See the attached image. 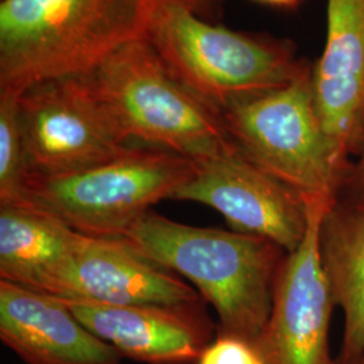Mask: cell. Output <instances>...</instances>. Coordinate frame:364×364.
<instances>
[{"label":"cell","instance_id":"obj_1","mask_svg":"<svg viewBox=\"0 0 364 364\" xmlns=\"http://www.w3.org/2000/svg\"><path fill=\"white\" fill-rule=\"evenodd\" d=\"M117 239L192 282L218 313V333L258 341L287 254L278 245L234 230L186 225L151 209Z\"/></svg>","mask_w":364,"mask_h":364},{"label":"cell","instance_id":"obj_2","mask_svg":"<svg viewBox=\"0 0 364 364\" xmlns=\"http://www.w3.org/2000/svg\"><path fill=\"white\" fill-rule=\"evenodd\" d=\"M158 0H1L0 90L87 76L146 38Z\"/></svg>","mask_w":364,"mask_h":364},{"label":"cell","instance_id":"obj_3","mask_svg":"<svg viewBox=\"0 0 364 364\" xmlns=\"http://www.w3.org/2000/svg\"><path fill=\"white\" fill-rule=\"evenodd\" d=\"M197 0H158L146 39L171 75L219 112L291 82L311 66L287 41L213 25Z\"/></svg>","mask_w":364,"mask_h":364},{"label":"cell","instance_id":"obj_4","mask_svg":"<svg viewBox=\"0 0 364 364\" xmlns=\"http://www.w3.org/2000/svg\"><path fill=\"white\" fill-rule=\"evenodd\" d=\"M195 171L193 159L158 147L132 146L123 156L75 173H27L14 203L80 234L119 237L151 205L173 198Z\"/></svg>","mask_w":364,"mask_h":364},{"label":"cell","instance_id":"obj_5","mask_svg":"<svg viewBox=\"0 0 364 364\" xmlns=\"http://www.w3.org/2000/svg\"><path fill=\"white\" fill-rule=\"evenodd\" d=\"M87 77L130 141L193 161L234 144L220 112L183 87L146 38L119 49Z\"/></svg>","mask_w":364,"mask_h":364},{"label":"cell","instance_id":"obj_6","mask_svg":"<svg viewBox=\"0 0 364 364\" xmlns=\"http://www.w3.org/2000/svg\"><path fill=\"white\" fill-rule=\"evenodd\" d=\"M235 147L305 198L338 200L348 171L338 165L317 114L312 66L284 87L220 111Z\"/></svg>","mask_w":364,"mask_h":364},{"label":"cell","instance_id":"obj_7","mask_svg":"<svg viewBox=\"0 0 364 364\" xmlns=\"http://www.w3.org/2000/svg\"><path fill=\"white\" fill-rule=\"evenodd\" d=\"M19 114L27 173H75L132 147L87 76L33 85L21 93Z\"/></svg>","mask_w":364,"mask_h":364},{"label":"cell","instance_id":"obj_8","mask_svg":"<svg viewBox=\"0 0 364 364\" xmlns=\"http://www.w3.org/2000/svg\"><path fill=\"white\" fill-rule=\"evenodd\" d=\"M306 200L308 231L299 247L281 262L272 312L255 343L264 364H338L329 348L336 305L318 245L320 223L333 201Z\"/></svg>","mask_w":364,"mask_h":364},{"label":"cell","instance_id":"obj_9","mask_svg":"<svg viewBox=\"0 0 364 364\" xmlns=\"http://www.w3.org/2000/svg\"><path fill=\"white\" fill-rule=\"evenodd\" d=\"M216 209L242 234L255 235L293 252L309 224L308 200L259 169L232 144L196 161L195 174L173 196Z\"/></svg>","mask_w":364,"mask_h":364},{"label":"cell","instance_id":"obj_10","mask_svg":"<svg viewBox=\"0 0 364 364\" xmlns=\"http://www.w3.org/2000/svg\"><path fill=\"white\" fill-rule=\"evenodd\" d=\"M42 293L111 305H185L203 299L177 274L144 258L122 239L82 234Z\"/></svg>","mask_w":364,"mask_h":364},{"label":"cell","instance_id":"obj_11","mask_svg":"<svg viewBox=\"0 0 364 364\" xmlns=\"http://www.w3.org/2000/svg\"><path fill=\"white\" fill-rule=\"evenodd\" d=\"M313 99L341 168L364 149V0H326L324 49L312 66Z\"/></svg>","mask_w":364,"mask_h":364},{"label":"cell","instance_id":"obj_12","mask_svg":"<svg viewBox=\"0 0 364 364\" xmlns=\"http://www.w3.org/2000/svg\"><path fill=\"white\" fill-rule=\"evenodd\" d=\"M78 321L124 359L144 364H196L218 333L201 302L111 305L61 299Z\"/></svg>","mask_w":364,"mask_h":364},{"label":"cell","instance_id":"obj_13","mask_svg":"<svg viewBox=\"0 0 364 364\" xmlns=\"http://www.w3.org/2000/svg\"><path fill=\"white\" fill-rule=\"evenodd\" d=\"M0 338L25 364H122L60 297L0 279Z\"/></svg>","mask_w":364,"mask_h":364},{"label":"cell","instance_id":"obj_14","mask_svg":"<svg viewBox=\"0 0 364 364\" xmlns=\"http://www.w3.org/2000/svg\"><path fill=\"white\" fill-rule=\"evenodd\" d=\"M318 245L336 308L344 314V332L336 363L364 358V204L338 198L326 208Z\"/></svg>","mask_w":364,"mask_h":364},{"label":"cell","instance_id":"obj_15","mask_svg":"<svg viewBox=\"0 0 364 364\" xmlns=\"http://www.w3.org/2000/svg\"><path fill=\"white\" fill-rule=\"evenodd\" d=\"M81 234L23 204H0V278L45 291Z\"/></svg>","mask_w":364,"mask_h":364},{"label":"cell","instance_id":"obj_16","mask_svg":"<svg viewBox=\"0 0 364 364\" xmlns=\"http://www.w3.org/2000/svg\"><path fill=\"white\" fill-rule=\"evenodd\" d=\"M21 93L0 90V204L16 200L27 174L19 114Z\"/></svg>","mask_w":364,"mask_h":364},{"label":"cell","instance_id":"obj_17","mask_svg":"<svg viewBox=\"0 0 364 364\" xmlns=\"http://www.w3.org/2000/svg\"><path fill=\"white\" fill-rule=\"evenodd\" d=\"M196 364H264V360L255 343L216 333Z\"/></svg>","mask_w":364,"mask_h":364},{"label":"cell","instance_id":"obj_18","mask_svg":"<svg viewBox=\"0 0 364 364\" xmlns=\"http://www.w3.org/2000/svg\"><path fill=\"white\" fill-rule=\"evenodd\" d=\"M338 198L364 204V149L356 161L352 162Z\"/></svg>","mask_w":364,"mask_h":364},{"label":"cell","instance_id":"obj_19","mask_svg":"<svg viewBox=\"0 0 364 364\" xmlns=\"http://www.w3.org/2000/svg\"><path fill=\"white\" fill-rule=\"evenodd\" d=\"M255 1H259V3H263V4L272 6V7H277V9L291 10V9L299 7V3L302 0H255Z\"/></svg>","mask_w":364,"mask_h":364},{"label":"cell","instance_id":"obj_20","mask_svg":"<svg viewBox=\"0 0 364 364\" xmlns=\"http://www.w3.org/2000/svg\"><path fill=\"white\" fill-rule=\"evenodd\" d=\"M356 364H364V358H362V359H360V360H359Z\"/></svg>","mask_w":364,"mask_h":364}]
</instances>
